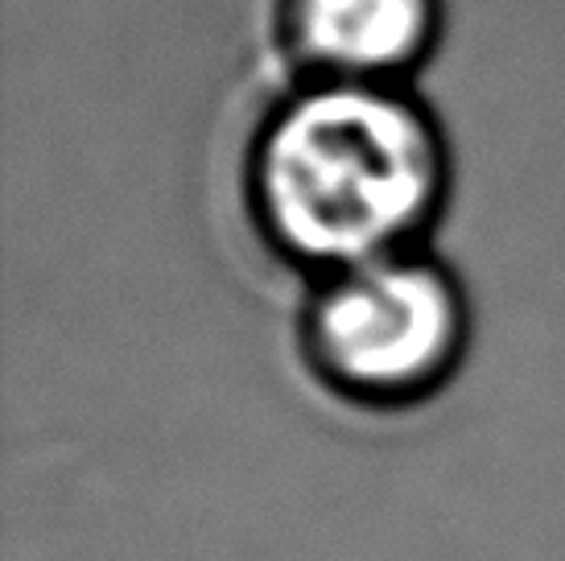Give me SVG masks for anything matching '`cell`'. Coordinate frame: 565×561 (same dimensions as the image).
<instances>
[{
    "label": "cell",
    "instance_id": "2",
    "mask_svg": "<svg viewBox=\"0 0 565 561\" xmlns=\"http://www.w3.org/2000/svg\"><path fill=\"white\" fill-rule=\"evenodd\" d=\"M298 347L310 375L347 405H425L467 359L471 297L434 252H388L310 277Z\"/></svg>",
    "mask_w": 565,
    "mask_h": 561
},
{
    "label": "cell",
    "instance_id": "3",
    "mask_svg": "<svg viewBox=\"0 0 565 561\" xmlns=\"http://www.w3.org/2000/svg\"><path fill=\"white\" fill-rule=\"evenodd\" d=\"M441 25L446 0H277V38L301 83L408 87Z\"/></svg>",
    "mask_w": 565,
    "mask_h": 561
},
{
    "label": "cell",
    "instance_id": "1",
    "mask_svg": "<svg viewBox=\"0 0 565 561\" xmlns=\"http://www.w3.org/2000/svg\"><path fill=\"white\" fill-rule=\"evenodd\" d=\"M244 199L268 248L322 277L425 248L450 199V145L408 87L301 83L252 133Z\"/></svg>",
    "mask_w": 565,
    "mask_h": 561
}]
</instances>
